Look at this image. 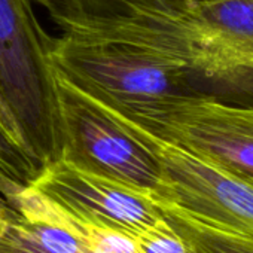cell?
<instances>
[{
  "mask_svg": "<svg viewBox=\"0 0 253 253\" xmlns=\"http://www.w3.org/2000/svg\"><path fill=\"white\" fill-rule=\"evenodd\" d=\"M75 32L88 39L148 48L182 64L200 95L253 104V43L232 38L194 15L185 5L122 0L82 14Z\"/></svg>",
  "mask_w": 253,
  "mask_h": 253,
  "instance_id": "1",
  "label": "cell"
},
{
  "mask_svg": "<svg viewBox=\"0 0 253 253\" xmlns=\"http://www.w3.org/2000/svg\"><path fill=\"white\" fill-rule=\"evenodd\" d=\"M49 58L58 76L122 115L177 95H200L182 64L133 43L61 33L52 38Z\"/></svg>",
  "mask_w": 253,
  "mask_h": 253,
  "instance_id": "2",
  "label": "cell"
},
{
  "mask_svg": "<svg viewBox=\"0 0 253 253\" xmlns=\"http://www.w3.org/2000/svg\"><path fill=\"white\" fill-rule=\"evenodd\" d=\"M35 0H0V95L33 154L46 166L60 158L57 73L52 38Z\"/></svg>",
  "mask_w": 253,
  "mask_h": 253,
  "instance_id": "3",
  "label": "cell"
},
{
  "mask_svg": "<svg viewBox=\"0 0 253 253\" xmlns=\"http://www.w3.org/2000/svg\"><path fill=\"white\" fill-rule=\"evenodd\" d=\"M60 158L157 198L161 169L152 149L104 104L57 75Z\"/></svg>",
  "mask_w": 253,
  "mask_h": 253,
  "instance_id": "4",
  "label": "cell"
},
{
  "mask_svg": "<svg viewBox=\"0 0 253 253\" xmlns=\"http://www.w3.org/2000/svg\"><path fill=\"white\" fill-rule=\"evenodd\" d=\"M124 116L155 137L253 183V104L177 95Z\"/></svg>",
  "mask_w": 253,
  "mask_h": 253,
  "instance_id": "5",
  "label": "cell"
},
{
  "mask_svg": "<svg viewBox=\"0 0 253 253\" xmlns=\"http://www.w3.org/2000/svg\"><path fill=\"white\" fill-rule=\"evenodd\" d=\"M107 109L155 154L161 169L158 201L213 228L253 238V183L155 137L131 119Z\"/></svg>",
  "mask_w": 253,
  "mask_h": 253,
  "instance_id": "6",
  "label": "cell"
},
{
  "mask_svg": "<svg viewBox=\"0 0 253 253\" xmlns=\"http://www.w3.org/2000/svg\"><path fill=\"white\" fill-rule=\"evenodd\" d=\"M30 186L82 220L133 237L166 222L154 195L88 173L64 160L46 164Z\"/></svg>",
  "mask_w": 253,
  "mask_h": 253,
  "instance_id": "7",
  "label": "cell"
},
{
  "mask_svg": "<svg viewBox=\"0 0 253 253\" xmlns=\"http://www.w3.org/2000/svg\"><path fill=\"white\" fill-rule=\"evenodd\" d=\"M158 203L166 220L182 238L188 253H253V238L213 228L170 204Z\"/></svg>",
  "mask_w": 253,
  "mask_h": 253,
  "instance_id": "8",
  "label": "cell"
},
{
  "mask_svg": "<svg viewBox=\"0 0 253 253\" xmlns=\"http://www.w3.org/2000/svg\"><path fill=\"white\" fill-rule=\"evenodd\" d=\"M45 164L24 142L6 103L0 95V180L26 188L30 186Z\"/></svg>",
  "mask_w": 253,
  "mask_h": 253,
  "instance_id": "9",
  "label": "cell"
},
{
  "mask_svg": "<svg viewBox=\"0 0 253 253\" xmlns=\"http://www.w3.org/2000/svg\"><path fill=\"white\" fill-rule=\"evenodd\" d=\"M185 5L214 29L253 43V0H185Z\"/></svg>",
  "mask_w": 253,
  "mask_h": 253,
  "instance_id": "10",
  "label": "cell"
},
{
  "mask_svg": "<svg viewBox=\"0 0 253 253\" xmlns=\"http://www.w3.org/2000/svg\"><path fill=\"white\" fill-rule=\"evenodd\" d=\"M15 216L8 201L0 204V253H45L20 231Z\"/></svg>",
  "mask_w": 253,
  "mask_h": 253,
  "instance_id": "11",
  "label": "cell"
},
{
  "mask_svg": "<svg viewBox=\"0 0 253 253\" xmlns=\"http://www.w3.org/2000/svg\"><path fill=\"white\" fill-rule=\"evenodd\" d=\"M134 240L142 253H188L182 238L167 220L154 229L134 235Z\"/></svg>",
  "mask_w": 253,
  "mask_h": 253,
  "instance_id": "12",
  "label": "cell"
},
{
  "mask_svg": "<svg viewBox=\"0 0 253 253\" xmlns=\"http://www.w3.org/2000/svg\"><path fill=\"white\" fill-rule=\"evenodd\" d=\"M42 8H45L51 20L69 17L79 11L82 0H35Z\"/></svg>",
  "mask_w": 253,
  "mask_h": 253,
  "instance_id": "13",
  "label": "cell"
},
{
  "mask_svg": "<svg viewBox=\"0 0 253 253\" xmlns=\"http://www.w3.org/2000/svg\"><path fill=\"white\" fill-rule=\"evenodd\" d=\"M110 2H116V0H82L81 2V6L85 5H100V3H110ZM152 2H157V3H163V5H182L185 0H152Z\"/></svg>",
  "mask_w": 253,
  "mask_h": 253,
  "instance_id": "14",
  "label": "cell"
},
{
  "mask_svg": "<svg viewBox=\"0 0 253 253\" xmlns=\"http://www.w3.org/2000/svg\"><path fill=\"white\" fill-rule=\"evenodd\" d=\"M0 198H2V194H0Z\"/></svg>",
  "mask_w": 253,
  "mask_h": 253,
  "instance_id": "15",
  "label": "cell"
}]
</instances>
